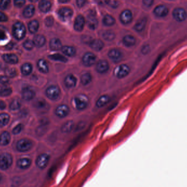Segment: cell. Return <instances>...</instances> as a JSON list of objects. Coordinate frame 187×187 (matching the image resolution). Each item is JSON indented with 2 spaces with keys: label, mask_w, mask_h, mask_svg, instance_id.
Returning <instances> with one entry per match:
<instances>
[{
  "label": "cell",
  "mask_w": 187,
  "mask_h": 187,
  "mask_svg": "<svg viewBox=\"0 0 187 187\" xmlns=\"http://www.w3.org/2000/svg\"><path fill=\"white\" fill-rule=\"evenodd\" d=\"M86 0H76L77 5L79 7H82L86 3Z\"/></svg>",
  "instance_id": "obj_52"
},
{
  "label": "cell",
  "mask_w": 187,
  "mask_h": 187,
  "mask_svg": "<svg viewBox=\"0 0 187 187\" xmlns=\"http://www.w3.org/2000/svg\"><path fill=\"white\" fill-rule=\"evenodd\" d=\"M129 67L125 64H121L116 67L114 71V74L117 77L119 78H122L126 76L129 74Z\"/></svg>",
  "instance_id": "obj_4"
},
{
  "label": "cell",
  "mask_w": 187,
  "mask_h": 187,
  "mask_svg": "<svg viewBox=\"0 0 187 187\" xmlns=\"http://www.w3.org/2000/svg\"><path fill=\"white\" fill-rule=\"evenodd\" d=\"M116 37L114 32L111 31H107L103 34V37L104 39L108 41H111Z\"/></svg>",
  "instance_id": "obj_44"
},
{
  "label": "cell",
  "mask_w": 187,
  "mask_h": 187,
  "mask_svg": "<svg viewBox=\"0 0 187 187\" xmlns=\"http://www.w3.org/2000/svg\"><path fill=\"white\" fill-rule=\"evenodd\" d=\"M32 65L29 63H25L23 64L21 67V71L25 76H28L32 72Z\"/></svg>",
  "instance_id": "obj_36"
},
{
  "label": "cell",
  "mask_w": 187,
  "mask_h": 187,
  "mask_svg": "<svg viewBox=\"0 0 187 187\" xmlns=\"http://www.w3.org/2000/svg\"><path fill=\"white\" fill-rule=\"evenodd\" d=\"M12 93V88L7 85L0 86V96H8Z\"/></svg>",
  "instance_id": "obj_28"
},
{
  "label": "cell",
  "mask_w": 187,
  "mask_h": 187,
  "mask_svg": "<svg viewBox=\"0 0 187 187\" xmlns=\"http://www.w3.org/2000/svg\"><path fill=\"white\" fill-rule=\"evenodd\" d=\"M91 80H92V77L91 74L89 73L83 74L81 78L82 84H83L84 86H86L90 83L91 82Z\"/></svg>",
  "instance_id": "obj_38"
},
{
  "label": "cell",
  "mask_w": 187,
  "mask_h": 187,
  "mask_svg": "<svg viewBox=\"0 0 187 187\" xmlns=\"http://www.w3.org/2000/svg\"><path fill=\"white\" fill-rule=\"evenodd\" d=\"M49 46L50 49L54 50V51H57L59 50L60 49H62V42L60 41V39L58 38H53L51 39V41H50L49 43Z\"/></svg>",
  "instance_id": "obj_21"
},
{
  "label": "cell",
  "mask_w": 187,
  "mask_h": 187,
  "mask_svg": "<svg viewBox=\"0 0 187 187\" xmlns=\"http://www.w3.org/2000/svg\"><path fill=\"white\" fill-rule=\"evenodd\" d=\"M22 98L26 101H30L32 100L35 96V92L32 89L25 88L22 90Z\"/></svg>",
  "instance_id": "obj_14"
},
{
  "label": "cell",
  "mask_w": 187,
  "mask_h": 187,
  "mask_svg": "<svg viewBox=\"0 0 187 187\" xmlns=\"http://www.w3.org/2000/svg\"><path fill=\"white\" fill-rule=\"evenodd\" d=\"M46 95L48 98L54 100L58 98L60 95V89L56 86H51L47 88Z\"/></svg>",
  "instance_id": "obj_7"
},
{
  "label": "cell",
  "mask_w": 187,
  "mask_h": 187,
  "mask_svg": "<svg viewBox=\"0 0 187 187\" xmlns=\"http://www.w3.org/2000/svg\"><path fill=\"white\" fill-rule=\"evenodd\" d=\"M12 157L10 154L5 153L0 155V169L6 170L10 167L12 164Z\"/></svg>",
  "instance_id": "obj_3"
},
{
  "label": "cell",
  "mask_w": 187,
  "mask_h": 187,
  "mask_svg": "<svg viewBox=\"0 0 187 187\" xmlns=\"http://www.w3.org/2000/svg\"><path fill=\"white\" fill-rule=\"evenodd\" d=\"M5 74L8 78H13L17 76V71L14 68H7L5 70Z\"/></svg>",
  "instance_id": "obj_43"
},
{
  "label": "cell",
  "mask_w": 187,
  "mask_h": 187,
  "mask_svg": "<svg viewBox=\"0 0 187 187\" xmlns=\"http://www.w3.org/2000/svg\"><path fill=\"white\" fill-rule=\"evenodd\" d=\"M59 1L60 3H67L70 1V0H59Z\"/></svg>",
  "instance_id": "obj_59"
},
{
  "label": "cell",
  "mask_w": 187,
  "mask_h": 187,
  "mask_svg": "<svg viewBox=\"0 0 187 187\" xmlns=\"http://www.w3.org/2000/svg\"><path fill=\"white\" fill-rule=\"evenodd\" d=\"M110 97L106 95H104L99 97L97 101L96 102V106L98 107H102L105 106L107 103L109 101Z\"/></svg>",
  "instance_id": "obj_31"
},
{
  "label": "cell",
  "mask_w": 187,
  "mask_h": 187,
  "mask_svg": "<svg viewBox=\"0 0 187 187\" xmlns=\"http://www.w3.org/2000/svg\"><path fill=\"white\" fill-rule=\"evenodd\" d=\"M82 39H83V42L84 43H89V44L91 43V41H93V39H92V38L90 36H84Z\"/></svg>",
  "instance_id": "obj_55"
},
{
  "label": "cell",
  "mask_w": 187,
  "mask_h": 187,
  "mask_svg": "<svg viewBox=\"0 0 187 187\" xmlns=\"http://www.w3.org/2000/svg\"><path fill=\"white\" fill-rule=\"evenodd\" d=\"M87 24L88 27L91 30H95L98 25V22L96 18L94 16H90L88 18Z\"/></svg>",
  "instance_id": "obj_34"
},
{
  "label": "cell",
  "mask_w": 187,
  "mask_h": 187,
  "mask_svg": "<svg viewBox=\"0 0 187 187\" xmlns=\"http://www.w3.org/2000/svg\"><path fill=\"white\" fill-rule=\"evenodd\" d=\"M58 14L62 20L67 21L71 19L73 15V12L71 9L69 8L63 7L59 10Z\"/></svg>",
  "instance_id": "obj_8"
},
{
  "label": "cell",
  "mask_w": 187,
  "mask_h": 187,
  "mask_svg": "<svg viewBox=\"0 0 187 187\" xmlns=\"http://www.w3.org/2000/svg\"><path fill=\"white\" fill-rule=\"evenodd\" d=\"M10 82L9 78L6 76H0V83L3 85H6L8 83Z\"/></svg>",
  "instance_id": "obj_50"
},
{
  "label": "cell",
  "mask_w": 187,
  "mask_h": 187,
  "mask_svg": "<svg viewBox=\"0 0 187 187\" xmlns=\"http://www.w3.org/2000/svg\"><path fill=\"white\" fill-rule=\"evenodd\" d=\"M35 107L39 109H46L47 107V102L44 100V99L39 98L34 103Z\"/></svg>",
  "instance_id": "obj_39"
},
{
  "label": "cell",
  "mask_w": 187,
  "mask_h": 187,
  "mask_svg": "<svg viewBox=\"0 0 187 187\" xmlns=\"http://www.w3.org/2000/svg\"><path fill=\"white\" fill-rule=\"evenodd\" d=\"M73 103L78 110H83L88 105V97L83 94L78 95L74 98Z\"/></svg>",
  "instance_id": "obj_2"
},
{
  "label": "cell",
  "mask_w": 187,
  "mask_h": 187,
  "mask_svg": "<svg viewBox=\"0 0 187 187\" xmlns=\"http://www.w3.org/2000/svg\"><path fill=\"white\" fill-rule=\"evenodd\" d=\"M74 122L73 121H69L64 124L62 128V131L64 133H69L73 129Z\"/></svg>",
  "instance_id": "obj_35"
},
{
  "label": "cell",
  "mask_w": 187,
  "mask_h": 187,
  "mask_svg": "<svg viewBox=\"0 0 187 187\" xmlns=\"http://www.w3.org/2000/svg\"><path fill=\"white\" fill-rule=\"evenodd\" d=\"M29 1H30L31 2H36L38 1V0H29Z\"/></svg>",
  "instance_id": "obj_60"
},
{
  "label": "cell",
  "mask_w": 187,
  "mask_h": 187,
  "mask_svg": "<svg viewBox=\"0 0 187 187\" xmlns=\"http://www.w3.org/2000/svg\"><path fill=\"white\" fill-rule=\"evenodd\" d=\"M34 46L37 47H41L44 46L46 43L45 37L41 34H37L34 36L33 39Z\"/></svg>",
  "instance_id": "obj_25"
},
{
  "label": "cell",
  "mask_w": 187,
  "mask_h": 187,
  "mask_svg": "<svg viewBox=\"0 0 187 187\" xmlns=\"http://www.w3.org/2000/svg\"><path fill=\"white\" fill-rule=\"evenodd\" d=\"M23 46L24 47L25 49H26L27 50H32L34 46V43L33 41L27 39L23 44Z\"/></svg>",
  "instance_id": "obj_45"
},
{
  "label": "cell",
  "mask_w": 187,
  "mask_h": 187,
  "mask_svg": "<svg viewBox=\"0 0 187 187\" xmlns=\"http://www.w3.org/2000/svg\"><path fill=\"white\" fill-rule=\"evenodd\" d=\"M32 147V143L31 141L23 138L18 142L17 144V148L18 150L22 152H25L29 150Z\"/></svg>",
  "instance_id": "obj_5"
},
{
  "label": "cell",
  "mask_w": 187,
  "mask_h": 187,
  "mask_svg": "<svg viewBox=\"0 0 187 187\" xmlns=\"http://www.w3.org/2000/svg\"><path fill=\"white\" fill-rule=\"evenodd\" d=\"M21 106V102L19 99H14L13 100L12 102L10 104V108L11 110L15 111L19 109Z\"/></svg>",
  "instance_id": "obj_42"
},
{
  "label": "cell",
  "mask_w": 187,
  "mask_h": 187,
  "mask_svg": "<svg viewBox=\"0 0 187 187\" xmlns=\"http://www.w3.org/2000/svg\"><path fill=\"white\" fill-rule=\"evenodd\" d=\"M154 12L159 17H164L168 14V9L164 5H159L155 8Z\"/></svg>",
  "instance_id": "obj_18"
},
{
  "label": "cell",
  "mask_w": 187,
  "mask_h": 187,
  "mask_svg": "<svg viewBox=\"0 0 187 187\" xmlns=\"http://www.w3.org/2000/svg\"><path fill=\"white\" fill-rule=\"evenodd\" d=\"M10 135L7 131H5L2 133L0 136V145H8L10 141Z\"/></svg>",
  "instance_id": "obj_24"
},
{
  "label": "cell",
  "mask_w": 187,
  "mask_h": 187,
  "mask_svg": "<svg viewBox=\"0 0 187 187\" xmlns=\"http://www.w3.org/2000/svg\"><path fill=\"white\" fill-rule=\"evenodd\" d=\"M1 178H2V177H1V175L0 174V181H1Z\"/></svg>",
  "instance_id": "obj_61"
},
{
  "label": "cell",
  "mask_w": 187,
  "mask_h": 187,
  "mask_svg": "<svg viewBox=\"0 0 187 187\" xmlns=\"http://www.w3.org/2000/svg\"><path fill=\"white\" fill-rule=\"evenodd\" d=\"M146 23H147V19L145 18L138 20L137 22H136L134 27L136 31H137L138 32L142 31L143 30L145 29Z\"/></svg>",
  "instance_id": "obj_33"
},
{
  "label": "cell",
  "mask_w": 187,
  "mask_h": 187,
  "mask_svg": "<svg viewBox=\"0 0 187 187\" xmlns=\"http://www.w3.org/2000/svg\"><path fill=\"white\" fill-rule=\"evenodd\" d=\"M103 24L106 26H112L115 24V19L110 15H106L103 18Z\"/></svg>",
  "instance_id": "obj_40"
},
{
  "label": "cell",
  "mask_w": 187,
  "mask_h": 187,
  "mask_svg": "<svg viewBox=\"0 0 187 187\" xmlns=\"http://www.w3.org/2000/svg\"><path fill=\"white\" fill-rule=\"evenodd\" d=\"M108 57L114 62H120L122 58L123 55L119 50L117 49H112L108 53Z\"/></svg>",
  "instance_id": "obj_12"
},
{
  "label": "cell",
  "mask_w": 187,
  "mask_h": 187,
  "mask_svg": "<svg viewBox=\"0 0 187 187\" xmlns=\"http://www.w3.org/2000/svg\"><path fill=\"white\" fill-rule=\"evenodd\" d=\"M90 46L96 51H100L103 48L104 44L100 39H94L90 43Z\"/></svg>",
  "instance_id": "obj_23"
},
{
  "label": "cell",
  "mask_w": 187,
  "mask_h": 187,
  "mask_svg": "<svg viewBox=\"0 0 187 187\" xmlns=\"http://www.w3.org/2000/svg\"><path fill=\"white\" fill-rule=\"evenodd\" d=\"M51 3L48 0H41L38 5L40 10L43 13L49 12L51 8Z\"/></svg>",
  "instance_id": "obj_20"
},
{
  "label": "cell",
  "mask_w": 187,
  "mask_h": 187,
  "mask_svg": "<svg viewBox=\"0 0 187 187\" xmlns=\"http://www.w3.org/2000/svg\"><path fill=\"white\" fill-rule=\"evenodd\" d=\"M31 164V160L29 158H22L17 161V166L22 169H26Z\"/></svg>",
  "instance_id": "obj_22"
},
{
  "label": "cell",
  "mask_w": 187,
  "mask_h": 187,
  "mask_svg": "<svg viewBox=\"0 0 187 187\" xmlns=\"http://www.w3.org/2000/svg\"><path fill=\"white\" fill-rule=\"evenodd\" d=\"M10 116L7 113L0 114V127H3L7 124L10 121Z\"/></svg>",
  "instance_id": "obj_37"
},
{
  "label": "cell",
  "mask_w": 187,
  "mask_h": 187,
  "mask_svg": "<svg viewBox=\"0 0 187 187\" xmlns=\"http://www.w3.org/2000/svg\"><path fill=\"white\" fill-rule=\"evenodd\" d=\"M7 36L5 32L2 30H0V41H3L6 39Z\"/></svg>",
  "instance_id": "obj_57"
},
{
  "label": "cell",
  "mask_w": 187,
  "mask_h": 187,
  "mask_svg": "<svg viewBox=\"0 0 187 187\" xmlns=\"http://www.w3.org/2000/svg\"><path fill=\"white\" fill-rule=\"evenodd\" d=\"M37 66L39 71L42 72L46 74L49 72V67L47 64V62L44 59H40L38 60L37 63Z\"/></svg>",
  "instance_id": "obj_26"
},
{
  "label": "cell",
  "mask_w": 187,
  "mask_h": 187,
  "mask_svg": "<svg viewBox=\"0 0 187 187\" xmlns=\"http://www.w3.org/2000/svg\"><path fill=\"white\" fill-rule=\"evenodd\" d=\"M123 43L127 47H131L135 44V37L131 35H126L123 38Z\"/></svg>",
  "instance_id": "obj_32"
},
{
  "label": "cell",
  "mask_w": 187,
  "mask_h": 187,
  "mask_svg": "<svg viewBox=\"0 0 187 187\" xmlns=\"http://www.w3.org/2000/svg\"><path fill=\"white\" fill-rule=\"evenodd\" d=\"M154 0H143V4L147 7H150L153 5Z\"/></svg>",
  "instance_id": "obj_53"
},
{
  "label": "cell",
  "mask_w": 187,
  "mask_h": 187,
  "mask_svg": "<svg viewBox=\"0 0 187 187\" xmlns=\"http://www.w3.org/2000/svg\"><path fill=\"white\" fill-rule=\"evenodd\" d=\"M121 22L124 24H128L133 19V14L129 10H125L121 13L120 16Z\"/></svg>",
  "instance_id": "obj_13"
},
{
  "label": "cell",
  "mask_w": 187,
  "mask_h": 187,
  "mask_svg": "<svg viewBox=\"0 0 187 187\" xmlns=\"http://www.w3.org/2000/svg\"><path fill=\"white\" fill-rule=\"evenodd\" d=\"M50 160V156L44 153L39 155L36 159V165L41 169H44L47 167Z\"/></svg>",
  "instance_id": "obj_6"
},
{
  "label": "cell",
  "mask_w": 187,
  "mask_h": 187,
  "mask_svg": "<svg viewBox=\"0 0 187 187\" xmlns=\"http://www.w3.org/2000/svg\"><path fill=\"white\" fill-rule=\"evenodd\" d=\"M96 57L92 53H86L83 57V62L86 66H91L96 62Z\"/></svg>",
  "instance_id": "obj_10"
},
{
  "label": "cell",
  "mask_w": 187,
  "mask_h": 187,
  "mask_svg": "<svg viewBox=\"0 0 187 187\" xmlns=\"http://www.w3.org/2000/svg\"><path fill=\"white\" fill-rule=\"evenodd\" d=\"M35 12L34 7L32 5H28L23 11V15L26 18H30L34 15Z\"/></svg>",
  "instance_id": "obj_27"
},
{
  "label": "cell",
  "mask_w": 187,
  "mask_h": 187,
  "mask_svg": "<svg viewBox=\"0 0 187 187\" xmlns=\"http://www.w3.org/2000/svg\"><path fill=\"white\" fill-rule=\"evenodd\" d=\"M25 3V0H14V4L17 7H22Z\"/></svg>",
  "instance_id": "obj_49"
},
{
  "label": "cell",
  "mask_w": 187,
  "mask_h": 187,
  "mask_svg": "<svg viewBox=\"0 0 187 187\" xmlns=\"http://www.w3.org/2000/svg\"><path fill=\"white\" fill-rule=\"evenodd\" d=\"M12 32L15 39L21 40L23 39L26 35V27L22 22H17L13 26Z\"/></svg>",
  "instance_id": "obj_1"
},
{
  "label": "cell",
  "mask_w": 187,
  "mask_h": 187,
  "mask_svg": "<svg viewBox=\"0 0 187 187\" xmlns=\"http://www.w3.org/2000/svg\"><path fill=\"white\" fill-rule=\"evenodd\" d=\"M62 52L69 57H73L76 54V49L71 46H64L62 47Z\"/></svg>",
  "instance_id": "obj_30"
},
{
  "label": "cell",
  "mask_w": 187,
  "mask_h": 187,
  "mask_svg": "<svg viewBox=\"0 0 187 187\" xmlns=\"http://www.w3.org/2000/svg\"><path fill=\"white\" fill-rule=\"evenodd\" d=\"M10 3V0H1L0 2V9L6 10Z\"/></svg>",
  "instance_id": "obj_46"
},
{
  "label": "cell",
  "mask_w": 187,
  "mask_h": 187,
  "mask_svg": "<svg viewBox=\"0 0 187 187\" xmlns=\"http://www.w3.org/2000/svg\"><path fill=\"white\" fill-rule=\"evenodd\" d=\"M3 60L7 63L10 64H17L18 62V58L15 54H6L2 56Z\"/></svg>",
  "instance_id": "obj_19"
},
{
  "label": "cell",
  "mask_w": 187,
  "mask_h": 187,
  "mask_svg": "<svg viewBox=\"0 0 187 187\" xmlns=\"http://www.w3.org/2000/svg\"><path fill=\"white\" fill-rule=\"evenodd\" d=\"M149 51H150V48L149 47V46H148V45L145 46L142 49V52L143 54H148L149 52Z\"/></svg>",
  "instance_id": "obj_54"
},
{
  "label": "cell",
  "mask_w": 187,
  "mask_h": 187,
  "mask_svg": "<svg viewBox=\"0 0 187 187\" xmlns=\"http://www.w3.org/2000/svg\"><path fill=\"white\" fill-rule=\"evenodd\" d=\"M70 112V109L66 105H61L57 107L55 110V114L60 118L66 117Z\"/></svg>",
  "instance_id": "obj_11"
},
{
  "label": "cell",
  "mask_w": 187,
  "mask_h": 187,
  "mask_svg": "<svg viewBox=\"0 0 187 187\" xmlns=\"http://www.w3.org/2000/svg\"><path fill=\"white\" fill-rule=\"evenodd\" d=\"M110 0H96V2L98 3V5H107L108 4Z\"/></svg>",
  "instance_id": "obj_56"
},
{
  "label": "cell",
  "mask_w": 187,
  "mask_h": 187,
  "mask_svg": "<svg viewBox=\"0 0 187 187\" xmlns=\"http://www.w3.org/2000/svg\"><path fill=\"white\" fill-rule=\"evenodd\" d=\"M65 84L69 88H73L76 86L77 79L72 74L67 75L65 79Z\"/></svg>",
  "instance_id": "obj_16"
},
{
  "label": "cell",
  "mask_w": 187,
  "mask_h": 187,
  "mask_svg": "<svg viewBox=\"0 0 187 187\" xmlns=\"http://www.w3.org/2000/svg\"><path fill=\"white\" fill-rule=\"evenodd\" d=\"M97 71L100 74H104L109 69V64L105 60H100L97 62L96 67Z\"/></svg>",
  "instance_id": "obj_17"
},
{
  "label": "cell",
  "mask_w": 187,
  "mask_h": 187,
  "mask_svg": "<svg viewBox=\"0 0 187 187\" xmlns=\"http://www.w3.org/2000/svg\"><path fill=\"white\" fill-rule=\"evenodd\" d=\"M173 16L178 22H183L187 18V13L182 8H177L173 12Z\"/></svg>",
  "instance_id": "obj_9"
},
{
  "label": "cell",
  "mask_w": 187,
  "mask_h": 187,
  "mask_svg": "<svg viewBox=\"0 0 187 187\" xmlns=\"http://www.w3.org/2000/svg\"><path fill=\"white\" fill-rule=\"evenodd\" d=\"M53 24H54L53 18L52 17V16L47 17L45 19V24L46 25V26L48 27H50L53 26Z\"/></svg>",
  "instance_id": "obj_47"
},
{
  "label": "cell",
  "mask_w": 187,
  "mask_h": 187,
  "mask_svg": "<svg viewBox=\"0 0 187 187\" xmlns=\"http://www.w3.org/2000/svg\"><path fill=\"white\" fill-rule=\"evenodd\" d=\"M22 129H23V125L22 124H18V125L16 126L13 130L12 132L14 135H17V134H19L22 131Z\"/></svg>",
  "instance_id": "obj_48"
},
{
  "label": "cell",
  "mask_w": 187,
  "mask_h": 187,
  "mask_svg": "<svg viewBox=\"0 0 187 187\" xmlns=\"http://www.w3.org/2000/svg\"><path fill=\"white\" fill-rule=\"evenodd\" d=\"M28 28L31 34H35L37 32L39 28V22L36 20H32L28 25Z\"/></svg>",
  "instance_id": "obj_29"
},
{
  "label": "cell",
  "mask_w": 187,
  "mask_h": 187,
  "mask_svg": "<svg viewBox=\"0 0 187 187\" xmlns=\"http://www.w3.org/2000/svg\"><path fill=\"white\" fill-rule=\"evenodd\" d=\"M49 58L52 60H54L55 61H59V62H67V59L60 54H54L51 55H49Z\"/></svg>",
  "instance_id": "obj_41"
},
{
  "label": "cell",
  "mask_w": 187,
  "mask_h": 187,
  "mask_svg": "<svg viewBox=\"0 0 187 187\" xmlns=\"http://www.w3.org/2000/svg\"><path fill=\"white\" fill-rule=\"evenodd\" d=\"M6 107V105L4 101L0 100V109H4Z\"/></svg>",
  "instance_id": "obj_58"
},
{
  "label": "cell",
  "mask_w": 187,
  "mask_h": 187,
  "mask_svg": "<svg viewBox=\"0 0 187 187\" xmlns=\"http://www.w3.org/2000/svg\"><path fill=\"white\" fill-rule=\"evenodd\" d=\"M85 24V20L82 15H79L77 17L74 22V28L77 31H81L83 29Z\"/></svg>",
  "instance_id": "obj_15"
},
{
  "label": "cell",
  "mask_w": 187,
  "mask_h": 187,
  "mask_svg": "<svg viewBox=\"0 0 187 187\" xmlns=\"http://www.w3.org/2000/svg\"><path fill=\"white\" fill-rule=\"evenodd\" d=\"M8 18L5 13L0 12V22H7Z\"/></svg>",
  "instance_id": "obj_51"
}]
</instances>
